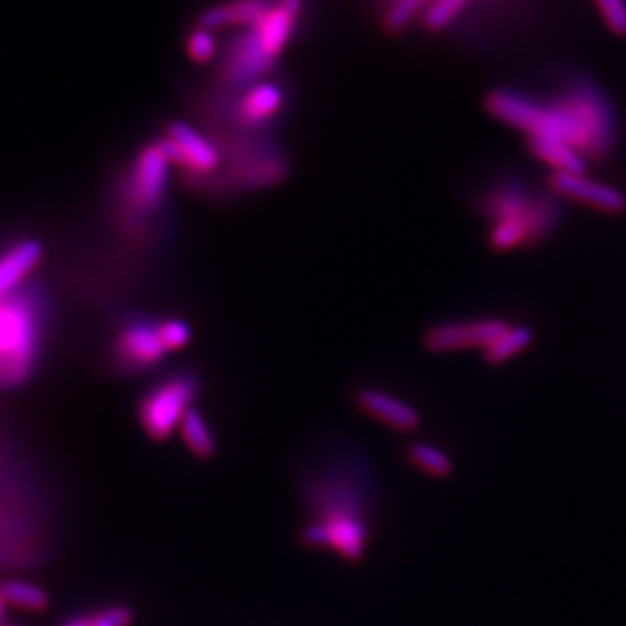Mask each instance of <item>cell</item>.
<instances>
[{
	"label": "cell",
	"instance_id": "1",
	"mask_svg": "<svg viewBox=\"0 0 626 626\" xmlns=\"http://www.w3.org/2000/svg\"><path fill=\"white\" fill-rule=\"evenodd\" d=\"M373 481L365 466L346 468L326 464L303 481V498L310 507V522L301 531L303 546L334 549L346 561L365 558L370 539L368 510Z\"/></svg>",
	"mask_w": 626,
	"mask_h": 626
},
{
	"label": "cell",
	"instance_id": "2",
	"mask_svg": "<svg viewBox=\"0 0 626 626\" xmlns=\"http://www.w3.org/2000/svg\"><path fill=\"white\" fill-rule=\"evenodd\" d=\"M549 102L560 112L565 143L592 163H604L618 147V118L608 94L587 76H572Z\"/></svg>",
	"mask_w": 626,
	"mask_h": 626
},
{
	"label": "cell",
	"instance_id": "3",
	"mask_svg": "<svg viewBox=\"0 0 626 626\" xmlns=\"http://www.w3.org/2000/svg\"><path fill=\"white\" fill-rule=\"evenodd\" d=\"M40 346V300L23 291L0 298V389H13L31 377Z\"/></svg>",
	"mask_w": 626,
	"mask_h": 626
},
{
	"label": "cell",
	"instance_id": "4",
	"mask_svg": "<svg viewBox=\"0 0 626 626\" xmlns=\"http://www.w3.org/2000/svg\"><path fill=\"white\" fill-rule=\"evenodd\" d=\"M478 209L493 224L519 223L527 235V248L541 247L560 228V199L531 194L517 177H505L488 187L478 199Z\"/></svg>",
	"mask_w": 626,
	"mask_h": 626
},
{
	"label": "cell",
	"instance_id": "5",
	"mask_svg": "<svg viewBox=\"0 0 626 626\" xmlns=\"http://www.w3.org/2000/svg\"><path fill=\"white\" fill-rule=\"evenodd\" d=\"M196 397L197 380L190 373H177L161 380L139 403V421L144 433L155 442H165L173 431L180 430Z\"/></svg>",
	"mask_w": 626,
	"mask_h": 626
},
{
	"label": "cell",
	"instance_id": "6",
	"mask_svg": "<svg viewBox=\"0 0 626 626\" xmlns=\"http://www.w3.org/2000/svg\"><path fill=\"white\" fill-rule=\"evenodd\" d=\"M484 106L500 122L525 132L527 139L565 143L563 122L549 100H537L521 91L495 88L486 94Z\"/></svg>",
	"mask_w": 626,
	"mask_h": 626
},
{
	"label": "cell",
	"instance_id": "7",
	"mask_svg": "<svg viewBox=\"0 0 626 626\" xmlns=\"http://www.w3.org/2000/svg\"><path fill=\"white\" fill-rule=\"evenodd\" d=\"M171 168L170 159L156 141L139 151L122 187V199L134 214L144 216L161 208L170 187Z\"/></svg>",
	"mask_w": 626,
	"mask_h": 626
},
{
	"label": "cell",
	"instance_id": "8",
	"mask_svg": "<svg viewBox=\"0 0 626 626\" xmlns=\"http://www.w3.org/2000/svg\"><path fill=\"white\" fill-rule=\"evenodd\" d=\"M173 168L185 171L192 180L212 177L220 171L223 153L218 144L182 120L168 125L165 134L156 139Z\"/></svg>",
	"mask_w": 626,
	"mask_h": 626
},
{
	"label": "cell",
	"instance_id": "9",
	"mask_svg": "<svg viewBox=\"0 0 626 626\" xmlns=\"http://www.w3.org/2000/svg\"><path fill=\"white\" fill-rule=\"evenodd\" d=\"M510 324L500 317H484L468 322H442L428 327L423 334L425 350L435 354L462 353V350H486L495 339L500 338Z\"/></svg>",
	"mask_w": 626,
	"mask_h": 626
},
{
	"label": "cell",
	"instance_id": "10",
	"mask_svg": "<svg viewBox=\"0 0 626 626\" xmlns=\"http://www.w3.org/2000/svg\"><path fill=\"white\" fill-rule=\"evenodd\" d=\"M274 64L252 29H245L228 43L223 66L218 69V82L226 90H245L248 86L271 74Z\"/></svg>",
	"mask_w": 626,
	"mask_h": 626
},
{
	"label": "cell",
	"instance_id": "11",
	"mask_svg": "<svg viewBox=\"0 0 626 626\" xmlns=\"http://www.w3.org/2000/svg\"><path fill=\"white\" fill-rule=\"evenodd\" d=\"M285 106V90L273 79H261L236 98L230 117L238 129L245 131H261L274 122Z\"/></svg>",
	"mask_w": 626,
	"mask_h": 626
},
{
	"label": "cell",
	"instance_id": "12",
	"mask_svg": "<svg viewBox=\"0 0 626 626\" xmlns=\"http://www.w3.org/2000/svg\"><path fill=\"white\" fill-rule=\"evenodd\" d=\"M549 187L558 197L574 199L587 208L604 214H620L626 209V196L611 183L596 182L586 173H555L549 175Z\"/></svg>",
	"mask_w": 626,
	"mask_h": 626
},
{
	"label": "cell",
	"instance_id": "13",
	"mask_svg": "<svg viewBox=\"0 0 626 626\" xmlns=\"http://www.w3.org/2000/svg\"><path fill=\"white\" fill-rule=\"evenodd\" d=\"M117 353L120 363L134 368H149L165 358V346L159 338L156 324L149 320H131L118 332Z\"/></svg>",
	"mask_w": 626,
	"mask_h": 626
},
{
	"label": "cell",
	"instance_id": "14",
	"mask_svg": "<svg viewBox=\"0 0 626 626\" xmlns=\"http://www.w3.org/2000/svg\"><path fill=\"white\" fill-rule=\"evenodd\" d=\"M354 401L363 413L377 419V421H382L392 430L411 433V431L418 430L419 423H421V415L413 404L404 403L399 397L382 391V389H370V387L360 389L356 392Z\"/></svg>",
	"mask_w": 626,
	"mask_h": 626
},
{
	"label": "cell",
	"instance_id": "15",
	"mask_svg": "<svg viewBox=\"0 0 626 626\" xmlns=\"http://www.w3.org/2000/svg\"><path fill=\"white\" fill-rule=\"evenodd\" d=\"M43 259V247L35 238L17 240L0 252V298L21 291L31 273Z\"/></svg>",
	"mask_w": 626,
	"mask_h": 626
},
{
	"label": "cell",
	"instance_id": "16",
	"mask_svg": "<svg viewBox=\"0 0 626 626\" xmlns=\"http://www.w3.org/2000/svg\"><path fill=\"white\" fill-rule=\"evenodd\" d=\"M277 0H226L214 7H208L199 14V26L209 31L224 29V26H250L261 21L262 14L273 7Z\"/></svg>",
	"mask_w": 626,
	"mask_h": 626
},
{
	"label": "cell",
	"instance_id": "17",
	"mask_svg": "<svg viewBox=\"0 0 626 626\" xmlns=\"http://www.w3.org/2000/svg\"><path fill=\"white\" fill-rule=\"evenodd\" d=\"M298 19H300L298 14L291 13L277 0L273 7L262 14L261 21L257 25L250 26L261 41L262 50L273 62H277L281 57V53L285 52L289 41L293 37Z\"/></svg>",
	"mask_w": 626,
	"mask_h": 626
},
{
	"label": "cell",
	"instance_id": "18",
	"mask_svg": "<svg viewBox=\"0 0 626 626\" xmlns=\"http://www.w3.org/2000/svg\"><path fill=\"white\" fill-rule=\"evenodd\" d=\"M527 149L555 173H586V159L568 143L549 139H527Z\"/></svg>",
	"mask_w": 626,
	"mask_h": 626
},
{
	"label": "cell",
	"instance_id": "19",
	"mask_svg": "<svg viewBox=\"0 0 626 626\" xmlns=\"http://www.w3.org/2000/svg\"><path fill=\"white\" fill-rule=\"evenodd\" d=\"M533 339H536L533 327L510 326L500 338L495 339L484 350V360L493 366L507 365L515 356H519L527 348H531Z\"/></svg>",
	"mask_w": 626,
	"mask_h": 626
},
{
	"label": "cell",
	"instance_id": "20",
	"mask_svg": "<svg viewBox=\"0 0 626 626\" xmlns=\"http://www.w3.org/2000/svg\"><path fill=\"white\" fill-rule=\"evenodd\" d=\"M180 435L183 442L187 445V450L197 457H212L218 450L216 438L209 430L208 421L204 415L197 411L196 407H192L185 418H183L182 425H180Z\"/></svg>",
	"mask_w": 626,
	"mask_h": 626
},
{
	"label": "cell",
	"instance_id": "21",
	"mask_svg": "<svg viewBox=\"0 0 626 626\" xmlns=\"http://www.w3.org/2000/svg\"><path fill=\"white\" fill-rule=\"evenodd\" d=\"M0 592L4 594L9 606L26 611V613H43L50 604V596L43 587L35 586L31 582H23V580H9L0 584Z\"/></svg>",
	"mask_w": 626,
	"mask_h": 626
},
{
	"label": "cell",
	"instance_id": "22",
	"mask_svg": "<svg viewBox=\"0 0 626 626\" xmlns=\"http://www.w3.org/2000/svg\"><path fill=\"white\" fill-rule=\"evenodd\" d=\"M407 460L433 478H447L454 472V460L431 444H411L407 447Z\"/></svg>",
	"mask_w": 626,
	"mask_h": 626
},
{
	"label": "cell",
	"instance_id": "23",
	"mask_svg": "<svg viewBox=\"0 0 626 626\" xmlns=\"http://www.w3.org/2000/svg\"><path fill=\"white\" fill-rule=\"evenodd\" d=\"M468 4L470 0H430L425 11L421 13V23L430 31H444Z\"/></svg>",
	"mask_w": 626,
	"mask_h": 626
},
{
	"label": "cell",
	"instance_id": "24",
	"mask_svg": "<svg viewBox=\"0 0 626 626\" xmlns=\"http://www.w3.org/2000/svg\"><path fill=\"white\" fill-rule=\"evenodd\" d=\"M430 0H392L391 7L387 9V13L382 17V26L387 33L397 35L401 33L404 26L413 21V17L425 11V4Z\"/></svg>",
	"mask_w": 626,
	"mask_h": 626
},
{
	"label": "cell",
	"instance_id": "25",
	"mask_svg": "<svg viewBox=\"0 0 626 626\" xmlns=\"http://www.w3.org/2000/svg\"><path fill=\"white\" fill-rule=\"evenodd\" d=\"M185 50L192 62L196 64H209L216 53H218V41L214 31H209L206 26L197 25L185 40Z\"/></svg>",
	"mask_w": 626,
	"mask_h": 626
},
{
	"label": "cell",
	"instance_id": "26",
	"mask_svg": "<svg viewBox=\"0 0 626 626\" xmlns=\"http://www.w3.org/2000/svg\"><path fill=\"white\" fill-rule=\"evenodd\" d=\"M156 332L168 353L182 350L192 339V327L180 317H168V320L156 322Z\"/></svg>",
	"mask_w": 626,
	"mask_h": 626
},
{
	"label": "cell",
	"instance_id": "27",
	"mask_svg": "<svg viewBox=\"0 0 626 626\" xmlns=\"http://www.w3.org/2000/svg\"><path fill=\"white\" fill-rule=\"evenodd\" d=\"M606 26L616 37H626V0H594Z\"/></svg>",
	"mask_w": 626,
	"mask_h": 626
},
{
	"label": "cell",
	"instance_id": "28",
	"mask_svg": "<svg viewBox=\"0 0 626 626\" xmlns=\"http://www.w3.org/2000/svg\"><path fill=\"white\" fill-rule=\"evenodd\" d=\"M132 613L127 606H108L100 613L91 614L90 626H129Z\"/></svg>",
	"mask_w": 626,
	"mask_h": 626
},
{
	"label": "cell",
	"instance_id": "29",
	"mask_svg": "<svg viewBox=\"0 0 626 626\" xmlns=\"http://www.w3.org/2000/svg\"><path fill=\"white\" fill-rule=\"evenodd\" d=\"M91 625V616L88 614H79V616H74V618H69L66 620L62 626H90Z\"/></svg>",
	"mask_w": 626,
	"mask_h": 626
},
{
	"label": "cell",
	"instance_id": "30",
	"mask_svg": "<svg viewBox=\"0 0 626 626\" xmlns=\"http://www.w3.org/2000/svg\"><path fill=\"white\" fill-rule=\"evenodd\" d=\"M285 9H289L291 13L298 14L300 17L301 7H303V0H279Z\"/></svg>",
	"mask_w": 626,
	"mask_h": 626
},
{
	"label": "cell",
	"instance_id": "31",
	"mask_svg": "<svg viewBox=\"0 0 626 626\" xmlns=\"http://www.w3.org/2000/svg\"><path fill=\"white\" fill-rule=\"evenodd\" d=\"M7 608H9V602L4 598V594L0 592V626L4 623V614H7Z\"/></svg>",
	"mask_w": 626,
	"mask_h": 626
}]
</instances>
